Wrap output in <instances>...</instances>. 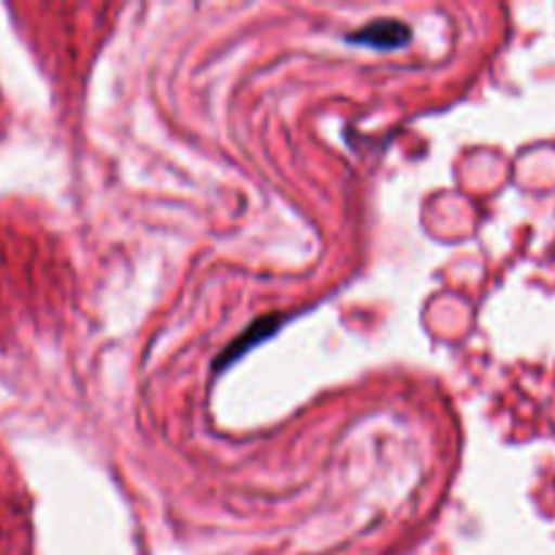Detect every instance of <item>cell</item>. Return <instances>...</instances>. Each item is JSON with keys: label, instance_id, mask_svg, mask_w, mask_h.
<instances>
[{"label": "cell", "instance_id": "1", "mask_svg": "<svg viewBox=\"0 0 555 555\" xmlns=\"http://www.w3.org/2000/svg\"><path fill=\"white\" fill-rule=\"evenodd\" d=\"M410 27L401 25L396 20H377L372 22L369 27H363L361 33H352L350 41L363 43V47H374V49H399L410 41Z\"/></svg>", "mask_w": 555, "mask_h": 555}]
</instances>
